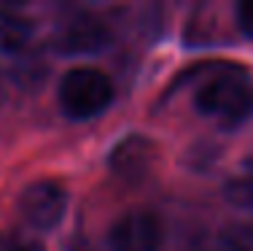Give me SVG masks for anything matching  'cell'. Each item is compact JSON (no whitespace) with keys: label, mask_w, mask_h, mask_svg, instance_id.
Instances as JSON below:
<instances>
[{"label":"cell","mask_w":253,"mask_h":251,"mask_svg":"<svg viewBox=\"0 0 253 251\" xmlns=\"http://www.w3.org/2000/svg\"><path fill=\"white\" fill-rule=\"evenodd\" d=\"M194 108L221 127H237L253 119V76L237 65H221L194 92Z\"/></svg>","instance_id":"6da1fadb"},{"label":"cell","mask_w":253,"mask_h":251,"mask_svg":"<svg viewBox=\"0 0 253 251\" xmlns=\"http://www.w3.org/2000/svg\"><path fill=\"white\" fill-rule=\"evenodd\" d=\"M57 103L73 122H89L102 116L113 103V84L97 68H70L59 79Z\"/></svg>","instance_id":"7a4b0ae2"},{"label":"cell","mask_w":253,"mask_h":251,"mask_svg":"<svg viewBox=\"0 0 253 251\" xmlns=\"http://www.w3.org/2000/svg\"><path fill=\"white\" fill-rule=\"evenodd\" d=\"M68 213V192L59 181L41 178L22 189L19 195V216L33 230H54Z\"/></svg>","instance_id":"3957f363"},{"label":"cell","mask_w":253,"mask_h":251,"mask_svg":"<svg viewBox=\"0 0 253 251\" xmlns=\"http://www.w3.org/2000/svg\"><path fill=\"white\" fill-rule=\"evenodd\" d=\"M165 224L151 211H126L108 227V251H159Z\"/></svg>","instance_id":"277c9868"},{"label":"cell","mask_w":253,"mask_h":251,"mask_svg":"<svg viewBox=\"0 0 253 251\" xmlns=\"http://www.w3.org/2000/svg\"><path fill=\"white\" fill-rule=\"evenodd\" d=\"M108 46V33L92 16H78V19L68 22L57 35L54 49L59 54H97Z\"/></svg>","instance_id":"5b68a950"},{"label":"cell","mask_w":253,"mask_h":251,"mask_svg":"<svg viewBox=\"0 0 253 251\" xmlns=\"http://www.w3.org/2000/svg\"><path fill=\"white\" fill-rule=\"evenodd\" d=\"M33 38V22L11 8H0V51L16 54Z\"/></svg>","instance_id":"8992f818"},{"label":"cell","mask_w":253,"mask_h":251,"mask_svg":"<svg viewBox=\"0 0 253 251\" xmlns=\"http://www.w3.org/2000/svg\"><path fill=\"white\" fill-rule=\"evenodd\" d=\"M221 249L224 251H253V224L234 222L221 232Z\"/></svg>","instance_id":"52a82bcc"},{"label":"cell","mask_w":253,"mask_h":251,"mask_svg":"<svg viewBox=\"0 0 253 251\" xmlns=\"http://www.w3.org/2000/svg\"><path fill=\"white\" fill-rule=\"evenodd\" d=\"M237 27L240 33L245 35L248 41H253V0H243V3H237Z\"/></svg>","instance_id":"ba28073f"},{"label":"cell","mask_w":253,"mask_h":251,"mask_svg":"<svg viewBox=\"0 0 253 251\" xmlns=\"http://www.w3.org/2000/svg\"><path fill=\"white\" fill-rule=\"evenodd\" d=\"M229 197H232L234 202H240V205H248L253 208V178H248V181H237L229 187Z\"/></svg>","instance_id":"9c48e42d"},{"label":"cell","mask_w":253,"mask_h":251,"mask_svg":"<svg viewBox=\"0 0 253 251\" xmlns=\"http://www.w3.org/2000/svg\"><path fill=\"white\" fill-rule=\"evenodd\" d=\"M0 251H41L35 243L30 241H22V238H14V235H0Z\"/></svg>","instance_id":"30bf717a"}]
</instances>
